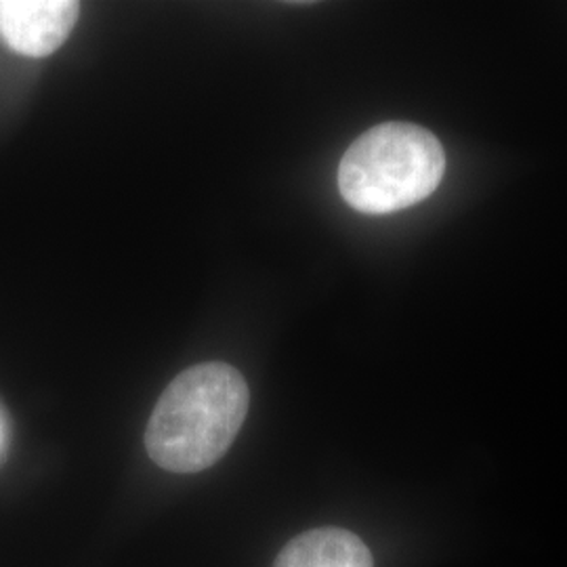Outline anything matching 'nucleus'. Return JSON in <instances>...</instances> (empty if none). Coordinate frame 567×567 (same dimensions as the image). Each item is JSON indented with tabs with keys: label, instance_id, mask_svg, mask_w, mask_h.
I'll return each instance as SVG.
<instances>
[{
	"label": "nucleus",
	"instance_id": "3",
	"mask_svg": "<svg viewBox=\"0 0 567 567\" xmlns=\"http://www.w3.org/2000/svg\"><path fill=\"white\" fill-rule=\"evenodd\" d=\"M81 18L74 0H0V39L23 58L53 55Z\"/></svg>",
	"mask_w": 567,
	"mask_h": 567
},
{
	"label": "nucleus",
	"instance_id": "1",
	"mask_svg": "<svg viewBox=\"0 0 567 567\" xmlns=\"http://www.w3.org/2000/svg\"><path fill=\"white\" fill-rule=\"evenodd\" d=\"M250 391L224 362L192 365L164 389L145 429V447L171 473H200L221 461L243 429Z\"/></svg>",
	"mask_w": 567,
	"mask_h": 567
},
{
	"label": "nucleus",
	"instance_id": "2",
	"mask_svg": "<svg viewBox=\"0 0 567 567\" xmlns=\"http://www.w3.org/2000/svg\"><path fill=\"white\" fill-rule=\"evenodd\" d=\"M444 171L446 154L433 133L410 122H385L344 152L339 189L351 208L386 215L429 198Z\"/></svg>",
	"mask_w": 567,
	"mask_h": 567
},
{
	"label": "nucleus",
	"instance_id": "4",
	"mask_svg": "<svg viewBox=\"0 0 567 567\" xmlns=\"http://www.w3.org/2000/svg\"><path fill=\"white\" fill-rule=\"evenodd\" d=\"M274 567H374V561L353 532L318 527L292 538Z\"/></svg>",
	"mask_w": 567,
	"mask_h": 567
}]
</instances>
